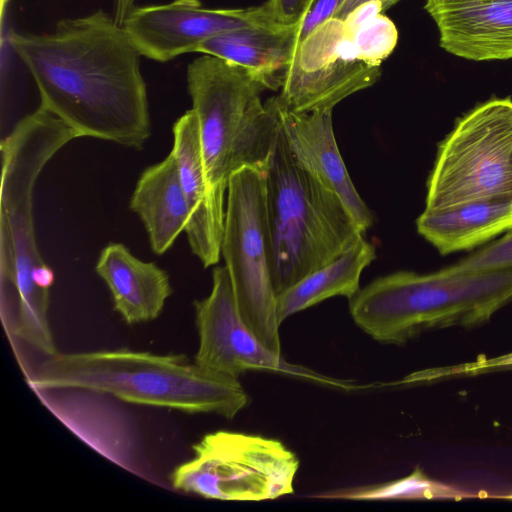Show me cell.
I'll list each match as a JSON object with an SVG mask.
<instances>
[{
    "instance_id": "1",
    "label": "cell",
    "mask_w": 512,
    "mask_h": 512,
    "mask_svg": "<svg viewBox=\"0 0 512 512\" xmlns=\"http://www.w3.org/2000/svg\"><path fill=\"white\" fill-rule=\"evenodd\" d=\"M41 104L79 137L140 149L151 135L141 54L103 10L60 20L48 34L11 32Z\"/></svg>"
},
{
    "instance_id": "2",
    "label": "cell",
    "mask_w": 512,
    "mask_h": 512,
    "mask_svg": "<svg viewBox=\"0 0 512 512\" xmlns=\"http://www.w3.org/2000/svg\"><path fill=\"white\" fill-rule=\"evenodd\" d=\"M36 392L85 390L188 413L233 418L249 403L237 378L190 363L186 356L127 349L56 353L27 378Z\"/></svg>"
},
{
    "instance_id": "3",
    "label": "cell",
    "mask_w": 512,
    "mask_h": 512,
    "mask_svg": "<svg viewBox=\"0 0 512 512\" xmlns=\"http://www.w3.org/2000/svg\"><path fill=\"white\" fill-rule=\"evenodd\" d=\"M77 133L39 106L1 141L0 284L17 327L39 332L49 326V290L35 280L47 267L35 239L33 190L48 161Z\"/></svg>"
},
{
    "instance_id": "4",
    "label": "cell",
    "mask_w": 512,
    "mask_h": 512,
    "mask_svg": "<svg viewBox=\"0 0 512 512\" xmlns=\"http://www.w3.org/2000/svg\"><path fill=\"white\" fill-rule=\"evenodd\" d=\"M512 301V267L429 274L398 271L379 277L349 299L354 322L385 344H403L420 333L488 322Z\"/></svg>"
},
{
    "instance_id": "5",
    "label": "cell",
    "mask_w": 512,
    "mask_h": 512,
    "mask_svg": "<svg viewBox=\"0 0 512 512\" xmlns=\"http://www.w3.org/2000/svg\"><path fill=\"white\" fill-rule=\"evenodd\" d=\"M264 175L271 277L278 296L363 232L338 195L298 162L281 125Z\"/></svg>"
},
{
    "instance_id": "6",
    "label": "cell",
    "mask_w": 512,
    "mask_h": 512,
    "mask_svg": "<svg viewBox=\"0 0 512 512\" xmlns=\"http://www.w3.org/2000/svg\"><path fill=\"white\" fill-rule=\"evenodd\" d=\"M206 175L224 206L230 176L243 167L265 172L280 122L262 104L266 89L244 68L204 54L187 68Z\"/></svg>"
},
{
    "instance_id": "7",
    "label": "cell",
    "mask_w": 512,
    "mask_h": 512,
    "mask_svg": "<svg viewBox=\"0 0 512 512\" xmlns=\"http://www.w3.org/2000/svg\"><path fill=\"white\" fill-rule=\"evenodd\" d=\"M512 198V99L491 98L458 118L439 143L427 210Z\"/></svg>"
},
{
    "instance_id": "8",
    "label": "cell",
    "mask_w": 512,
    "mask_h": 512,
    "mask_svg": "<svg viewBox=\"0 0 512 512\" xmlns=\"http://www.w3.org/2000/svg\"><path fill=\"white\" fill-rule=\"evenodd\" d=\"M221 254L239 312L273 352L280 354L277 295L271 277L265 175L243 167L229 178Z\"/></svg>"
},
{
    "instance_id": "9",
    "label": "cell",
    "mask_w": 512,
    "mask_h": 512,
    "mask_svg": "<svg viewBox=\"0 0 512 512\" xmlns=\"http://www.w3.org/2000/svg\"><path fill=\"white\" fill-rule=\"evenodd\" d=\"M299 467L282 442L230 431L206 434L171 474L174 488L209 499L260 501L293 493Z\"/></svg>"
},
{
    "instance_id": "10",
    "label": "cell",
    "mask_w": 512,
    "mask_h": 512,
    "mask_svg": "<svg viewBox=\"0 0 512 512\" xmlns=\"http://www.w3.org/2000/svg\"><path fill=\"white\" fill-rule=\"evenodd\" d=\"M380 75V67L355 59L343 20L333 17L295 45L276 98L296 113L333 110L346 97L375 84Z\"/></svg>"
},
{
    "instance_id": "11",
    "label": "cell",
    "mask_w": 512,
    "mask_h": 512,
    "mask_svg": "<svg viewBox=\"0 0 512 512\" xmlns=\"http://www.w3.org/2000/svg\"><path fill=\"white\" fill-rule=\"evenodd\" d=\"M122 26L141 56L160 62L198 52L207 40L233 30L280 26L266 6L244 9L205 8L199 0L134 6Z\"/></svg>"
},
{
    "instance_id": "12",
    "label": "cell",
    "mask_w": 512,
    "mask_h": 512,
    "mask_svg": "<svg viewBox=\"0 0 512 512\" xmlns=\"http://www.w3.org/2000/svg\"><path fill=\"white\" fill-rule=\"evenodd\" d=\"M199 346L195 363L233 378L249 370L283 372L324 381L316 374L286 363L264 345L243 320L226 266L212 272L210 294L194 302Z\"/></svg>"
},
{
    "instance_id": "13",
    "label": "cell",
    "mask_w": 512,
    "mask_h": 512,
    "mask_svg": "<svg viewBox=\"0 0 512 512\" xmlns=\"http://www.w3.org/2000/svg\"><path fill=\"white\" fill-rule=\"evenodd\" d=\"M279 119L286 141L298 162L343 201L360 230L373 224V215L353 185L338 149L332 110L296 113L276 96L265 103Z\"/></svg>"
},
{
    "instance_id": "14",
    "label": "cell",
    "mask_w": 512,
    "mask_h": 512,
    "mask_svg": "<svg viewBox=\"0 0 512 512\" xmlns=\"http://www.w3.org/2000/svg\"><path fill=\"white\" fill-rule=\"evenodd\" d=\"M446 52L473 61L512 58V0H426Z\"/></svg>"
},
{
    "instance_id": "15",
    "label": "cell",
    "mask_w": 512,
    "mask_h": 512,
    "mask_svg": "<svg viewBox=\"0 0 512 512\" xmlns=\"http://www.w3.org/2000/svg\"><path fill=\"white\" fill-rule=\"evenodd\" d=\"M172 130L171 153L189 211L185 232L192 253L204 267H209L218 263L221 254L224 206L215 199L208 182L195 112H185Z\"/></svg>"
},
{
    "instance_id": "16",
    "label": "cell",
    "mask_w": 512,
    "mask_h": 512,
    "mask_svg": "<svg viewBox=\"0 0 512 512\" xmlns=\"http://www.w3.org/2000/svg\"><path fill=\"white\" fill-rule=\"evenodd\" d=\"M95 270L109 288L115 309L129 324L157 318L172 293L166 271L138 259L122 243L105 246Z\"/></svg>"
},
{
    "instance_id": "17",
    "label": "cell",
    "mask_w": 512,
    "mask_h": 512,
    "mask_svg": "<svg viewBox=\"0 0 512 512\" xmlns=\"http://www.w3.org/2000/svg\"><path fill=\"white\" fill-rule=\"evenodd\" d=\"M130 208L142 220L151 249L164 254L185 231L189 211L173 154L140 175Z\"/></svg>"
},
{
    "instance_id": "18",
    "label": "cell",
    "mask_w": 512,
    "mask_h": 512,
    "mask_svg": "<svg viewBox=\"0 0 512 512\" xmlns=\"http://www.w3.org/2000/svg\"><path fill=\"white\" fill-rule=\"evenodd\" d=\"M416 226L442 255L469 250L512 229V198L425 209Z\"/></svg>"
},
{
    "instance_id": "19",
    "label": "cell",
    "mask_w": 512,
    "mask_h": 512,
    "mask_svg": "<svg viewBox=\"0 0 512 512\" xmlns=\"http://www.w3.org/2000/svg\"><path fill=\"white\" fill-rule=\"evenodd\" d=\"M297 30L284 26L233 30L205 41L198 52L240 66L266 89H277L291 62Z\"/></svg>"
},
{
    "instance_id": "20",
    "label": "cell",
    "mask_w": 512,
    "mask_h": 512,
    "mask_svg": "<svg viewBox=\"0 0 512 512\" xmlns=\"http://www.w3.org/2000/svg\"><path fill=\"white\" fill-rule=\"evenodd\" d=\"M376 258L373 244L360 236L344 252L306 275L277 296L281 324L289 316L333 296L352 298L359 290L362 271Z\"/></svg>"
},
{
    "instance_id": "21",
    "label": "cell",
    "mask_w": 512,
    "mask_h": 512,
    "mask_svg": "<svg viewBox=\"0 0 512 512\" xmlns=\"http://www.w3.org/2000/svg\"><path fill=\"white\" fill-rule=\"evenodd\" d=\"M348 39L355 59L370 67H380L397 45L398 31L393 21L381 13Z\"/></svg>"
},
{
    "instance_id": "22",
    "label": "cell",
    "mask_w": 512,
    "mask_h": 512,
    "mask_svg": "<svg viewBox=\"0 0 512 512\" xmlns=\"http://www.w3.org/2000/svg\"><path fill=\"white\" fill-rule=\"evenodd\" d=\"M512 267V229L506 234L446 269L467 273Z\"/></svg>"
},
{
    "instance_id": "23",
    "label": "cell",
    "mask_w": 512,
    "mask_h": 512,
    "mask_svg": "<svg viewBox=\"0 0 512 512\" xmlns=\"http://www.w3.org/2000/svg\"><path fill=\"white\" fill-rule=\"evenodd\" d=\"M502 369H512V352L492 358L479 357L473 362L459 365L427 369L411 376L409 381L432 382L454 377L476 376Z\"/></svg>"
},
{
    "instance_id": "24",
    "label": "cell",
    "mask_w": 512,
    "mask_h": 512,
    "mask_svg": "<svg viewBox=\"0 0 512 512\" xmlns=\"http://www.w3.org/2000/svg\"><path fill=\"white\" fill-rule=\"evenodd\" d=\"M345 0H309L298 26L295 45L303 41L325 21L333 18Z\"/></svg>"
},
{
    "instance_id": "25",
    "label": "cell",
    "mask_w": 512,
    "mask_h": 512,
    "mask_svg": "<svg viewBox=\"0 0 512 512\" xmlns=\"http://www.w3.org/2000/svg\"><path fill=\"white\" fill-rule=\"evenodd\" d=\"M309 0H267L270 16L280 26L298 27L306 11Z\"/></svg>"
},
{
    "instance_id": "26",
    "label": "cell",
    "mask_w": 512,
    "mask_h": 512,
    "mask_svg": "<svg viewBox=\"0 0 512 512\" xmlns=\"http://www.w3.org/2000/svg\"><path fill=\"white\" fill-rule=\"evenodd\" d=\"M383 11L382 3L377 0L368 1L356 7L343 20L346 36L348 38L353 36L359 28Z\"/></svg>"
},
{
    "instance_id": "27",
    "label": "cell",
    "mask_w": 512,
    "mask_h": 512,
    "mask_svg": "<svg viewBox=\"0 0 512 512\" xmlns=\"http://www.w3.org/2000/svg\"><path fill=\"white\" fill-rule=\"evenodd\" d=\"M368 1H372V0H345L334 17L344 20L352 10H354L359 5H361L365 2H368ZM377 1H380L382 3L383 10L385 11V10L389 9L391 6H393L394 4H396L397 2H399L400 0H377Z\"/></svg>"
},
{
    "instance_id": "28",
    "label": "cell",
    "mask_w": 512,
    "mask_h": 512,
    "mask_svg": "<svg viewBox=\"0 0 512 512\" xmlns=\"http://www.w3.org/2000/svg\"><path fill=\"white\" fill-rule=\"evenodd\" d=\"M135 0H115V20L122 25L128 12L134 7Z\"/></svg>"
},
{
    "instance_id": "29",
    "label": "cell",
    "mask_w": 512,
    "mask_h": 512,
    "mask_svg": "<svg viewBox=\"0 0 512 512\" xmlns=\"http://www.w3.org/2000/svg\"><path fill=\"white\" fill-rule=\"evenodd\" d=\"M9 0H0V11H1V19L4 17V11L6 8V5L8 4Z\"/></svg>"
}]
</instances>
